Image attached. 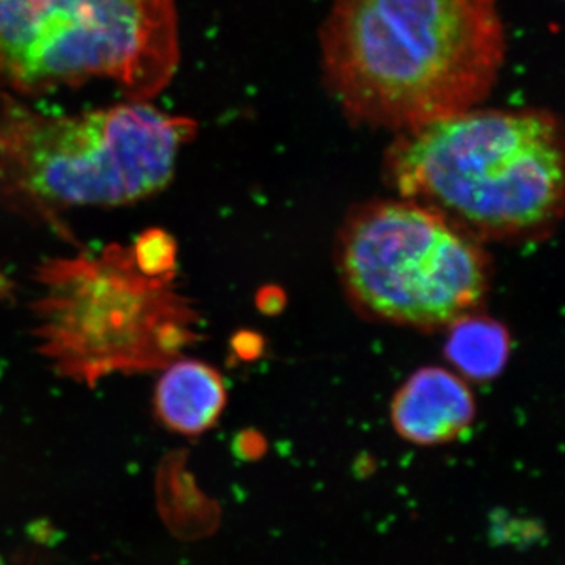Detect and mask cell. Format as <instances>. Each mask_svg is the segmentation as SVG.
Returning <instances> with one entry per match:
<instances>
[{"label":"cell","mask_w":565,"mask_h":565,"mask_svg":"<svg viewBox=\"0 0 565 565\" xmlns=\"http://www.w3.org/2000/svg\"><path fill=\"white\" fill-rule=\"evenodd\" d=\"M319 41L345 117L394 132L478 107L505 57L500 0H333Z\"/></svg>","instance_id":"cell-1"},{"label":"cell","mask_w":565,"mask_h":565,"mask_svg":"<svg viewBox=\"0 0 565 565\" xmlns=\"http://www.w3.org/2000/svg\"><path fill=\"white\" fill-rule=\"evenodd\" d=\"M384 177L479 243L548 237L564 212V132L544 109H473L397 132Z\"/></svg>","instance_id":"cell-2"},{"label":"cell","mask_w":565,"mask_h":565,"mask_svg":"<svg viewBox=\"0 0 565 565\" xmlns=\"http://www.w3.org/2000/svg\"><path fill=\"white\" fill-rule=\"evenodd\" d=\"M195 132L148 102L52 115L0 90V202L35 218L140 202L172 181Z\"/></svg>","instance_id":"cell-3"},{"label":"cell","mask_w":565,"mask_h":565,"mask_svg":"<svg viewBox=\"0 0 565 565\" xmlns=\"http://www.w3.org/2000/svg\"><path fill=\"white\" fill-rule=\"evenodd\" d=\"M173 280L141 274L120 245L46 264L35 302L41 353L65 377L90 385L167 366L196 338L195 311Z\"/></svg>","instance_id":"cell-4"},{"label":"cell","mask_w":565,"mask_h":565,"mask_svg":"<svg viewBox=\"0 0 565 565\" xmlns=\"http://www.w3.org/2000/svg\"><path fill=\"white\" fill-rule=\"evenodd\" d=\"M178 63L174 0H0V90L11 95L106 79L151 102Z\"/></svg>","instance_id":"cell-5"},{"label":"cell","mask_w":565,"mask_h":565,"mask_svg":"<svg viewBox=\"0 0 565 565\" xmlns=\"http://www.w3.org/2000/svg\"><path fill=\"white\" fill-rule=\"evenodd\" d=\"M334 255L341 286L360 315L423 332L478 311L492 277L484 244L399 196L353 207Z\"/></svg>","instance_id":"cell-6"},{"label":"cell","mask_w":565,"mask_h":565,"mask_svg":"<svg viewBox=\"0 0 565 565\" xmlns=\"http://www.w3.org/2000/svg\"><path fill=\"white\" fill-rule=\"evenodd\" d=\"M476 401L467 382L445 367L412 374L394 393L390 419L404 440L422 446L449 444L471 426Z\"/></svg>","instance_id":"cell-7"},{"label":"cell","mask_w":565,"mask_h":565,"mask_svg":"<svg viewBox=\"0 0 565 565\" xmlns=\"http://www.w3.org/2000/svg\"><path fill=\"white\" fill-rule=\"evenodd\" d=\"M156 412L178 434L200 435L221 418L226 386L217 370L196 360L172 362L156 386Z\"/></svg>","instance_id":"cell-8"},{"label":"cell","mask_w":565,"mask_h":565,"mask_svg":"<svg viewBox=\"0 0 565 565\" xmlns=\"http://www.w3.org/2000/svg\"><path fill=\"white\" fill-rule=\"evenodd\" d=\"M446 330L445 355L460 377L490 381L503 373L511 353V338L500 322L473 311Z\"/></svg>","instance_id":"cell-9"},{"label":"cell","mask_w":565,"mask_h":565,"mask_svg":"<svg viewBox=\"0 0 565 565\" xmlns=\"http://www.w3.org/2000/svg\"><path fill=\"white\" fill-rule=\"evenodd\" d=\"M132 258L137 269L151 278L174 277L177 267V241L161 228L141 233L134 245Z\"/></svg>","instance_id":"cell-10"}]
</instances>
